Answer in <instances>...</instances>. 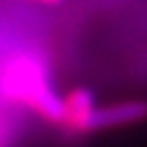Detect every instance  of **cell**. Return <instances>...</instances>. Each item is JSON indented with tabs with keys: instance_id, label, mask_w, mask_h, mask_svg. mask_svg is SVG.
Wrapping results in <instances>:
<instances>
[{
	"instance_id": "cell-3",
	"label": "cell",
	"mask_w": 147,
	"mask_h": 147,
	"mask_svg": "<svg viewBox=\"0 0 147 147\" xmlns=\"http://www.w3.org/2000/svg\"><path fill=\"white\" fill-rule=\"evenodd\" d=\"M147 119V102L141 100H129V102H117L106 104L94 110L92 119V131H104V129H117L135 125Z\"/></svg>"
},
{
	"instance_id": "cell-5",
	"label": "cell",
	"mask_w": 147,
	"mask_h": 147,
	"mask_svg": "<svg viewBox=\"0 0 147 147\" xmlns=\"http://www.w3.org/2000/svg\"><path fill=\"white\" fill-rule=\"evenodd\" d=\"M37 2H45V4H57L61 0H37Z\"/></svg>"
},
{
	"instance_id": "cell-4",
	"label": "cell",
	"mask_w": 147,
	"mask_h": 147,
	"mask_svg": "<svg viewBox=\"0 0 147 147\" xmlns=\"http://www.w3.org/2000/svg\"><path fill=\"white\" fill-rule=\"evenodd\" d=\"M6 135H8V133H6V127L2 125V121H0V147L6 145Z\"/></svg>"
},
{
	"instance_id": "cell-2",
	"label": "cell",
	"mask_w": 147,
	"mask_h": 147,
	"mask_svg": "<svg viewBox=\"0 0 147 147\" xmlns=\"http://www.w3.org/2000/svg\"><path fill=\"white\" fill-rule=\"evenodd\" d=\"M94 110V96L86 88H74L61 98V117L57 125L67 133H90Z\"/></svg>"
},
{
	"instance_id": "cell-1",
	"label": "cell",
	"mask_w": 147,
	"mask_h": 147,
	"mask_svg": "<svg viewBox=\"0 0 147 147\" xmlns=\"http://www.w3.org/2000/svg\"><path fill=\"white\" fill-rule=\"evenodd\" d=\"M0 94L35 110L49 123H59L61 96L53 90L45 65L29 53H18L2 65Z\"/></svg>"
}]
</instances>
